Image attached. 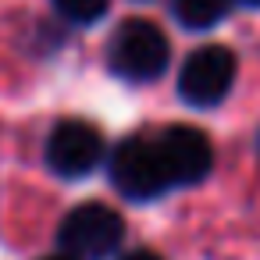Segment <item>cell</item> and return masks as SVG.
I'll return each mask as SVG.
<instances>
[{
	"label": "cell",
	"mask_w": 260,
	"mask_h": 260,
	"mask_svg": "<svg viewBox=\"0 0 260 260\" xmlns=\"http://www.w3.org/2000/svg\"><path fill=\"white\" fill-rule=\"evenodd\" d=\"M121 260H160L153 249H132V253H125Z\"/></svg>",
	"instance_id": "9"
},
{
	"label": "cell",
	"mask_w": 260,
	"mask_h": 260,
	"mask_svg": "<svg viewBox=\"0 0 260 260\" xmlns=\"http://www.w3.org/2000/svg\"><path fill=\"white\" fill-rule=\"evenodd\" d=\"M228 11H232V0H171L175 22L192 32H210L228 18Z\"/></svg>",
	"instance_id": "7"
},
{
	"label": "cell",
	"mask_w": 260,
	"mask_h": 260,
	"mask_svg": "<svg viewBox=\"0 0 260 260\" xmlns=\"http://www.w3.org/2000/svg\"><path fill=\"white\" fill-rule=\"evenodd\" d=\"M121 239H125L121 214L96 200L68 210V217L61 221V232H57V242H61L64 256H72V260H107L118 253Z\"/></svg>",
	"instance_id": "3"
},
{
	"label": "cell",
	"mask_w": 260,
	"mask_h": 260,
	"mask_svg": "<svg viewBox=\"0 0 260 260\" xmlns=\"http://www.w3.org/2000/svg\"><path fill=\"white\" fill-rule=\"evenodd\" d=\"M239 4H246V8H260V0H239Z\"/></svg>",
	"instance_id": "10"
},
{
	"label": "cell",
	"mask_w": 260,
	"mask_h": 260,
	"mask_svg": "<svg viewBox=\"0 0 260 260\" xmlns=\"http://www.w3.org/2000/svg\"><path fill=\"white\" fill-rule=\"evenodd\" d=\"M104 160V136L89 121H61L47 139V164L61 178H86Z\"/></svg>",
	"instance_id": "5"
},
{
	"label": "cell",
	"mask_w": 260,
	"mask_h": 260,
	"mask_svg": "<svg viewBox=\"0 0 260 260\" xmlns=\"http://www.w3.org/2000/svg\"><path fill=\"white\" fill-rule=\"evenodd\" d=\"M168 61H171V43L153 22L128 18L114 29L111 47H107V64L118 79L153 82L168 72Z\"/></svg>",
	"instance_id": "2"
},
{
	"label": "cell",
	"mask_w": 260,
	"mask_h": 260,
	"mask_svg": "<svg viewBox=\"0 0 260 260\" xmlns=\"http://www.w3.org/2000/svg\"><path fill=\"white\" fill-rule=\"evenodd\" d=\"M235 86V54L221 43H207L182 61L178 72V96L189 107H217Z\"/></svg>",
	"instance_id": "4"
},
{
	"label": "cell",
	"mask_w": 260,
	"mask_h": 260,
	"mask_svg": "<svg viewBox=\"0 0 260 260\" xmlns=\"http://www.w3.org/2000/svg\"><path fill=\"white\" fill-rule=\"evenodd\" d=\"M111 182L121 196L146 203L175 189L157 136H128L111 150Z\"/></svg>",
	"instance_id": "1"
},
{
	"label": "cell",
	"mask_w": 260,
	"mask_h": 260,
	"mask_svg": "<svg viewBox=\"0 0 260 260\" xmlns=\"http://www.w3.org/2000/svg\"><path fill=\"white\" fill-rule=\"evenodd\" d=\"M107 4H111V0H54V8H57L68 22H75V25H93V22H100V18L107 15Z\"/></svg>",
	"instance_id": "8"
},
{
	"label": "cell",
	"mask_w": 260,
	"mask_h": 260,
	"mask_svg": "<svg viewBox=\"0 0 260 260\" xmlns=\"http://www.w3.org/2000/svg\"><path fill=\"white\" fill-rule=\"evenodd\" d=\"M47 260H72V256H47Z\"/></svg>",
	"instance_id": "11"
},
{
	"label": "cell",
	"mask_w": 260,
	"mask_h": 260,
	"mask_svg": "<svg viewBox=\"0 0 260 260\" xmlns=\"http://www.w3.org/2000/svg\"><path fill=\"white\" fill-rule=\"evenodd\" d=\"M157 143L164 150V160H168V171H171L175 185H200L210 175L214 150H210V139L200 128L171 125V128L157 132Z\"/></svg>",
	"instance_id": "6"
}]
</instances>
